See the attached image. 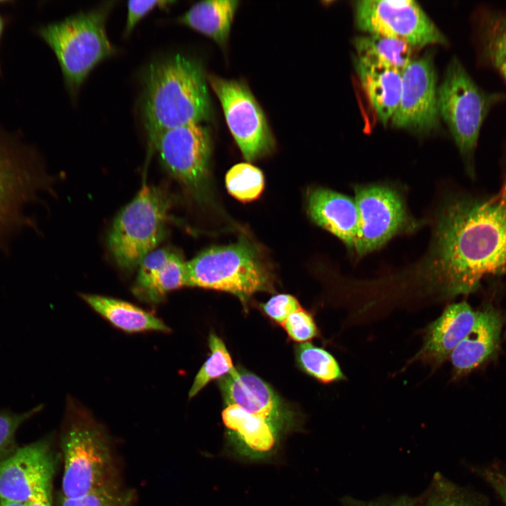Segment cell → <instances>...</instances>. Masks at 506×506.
I'll use <instances>...</instances> for the list:
<instances>
[{
    "instance_id": "obj_1",
    "label": "cell",
    "mask_w": 506,
    "mask_h": 506,
    "mask_svg": "<svg viewBox=\"0 0 506 506\" xmlns=\"http://www.w3.org/2000/svg\"><path fill=\"white\" fill-rule=\"evenodd\" d=\"M418 278L439 299L466 294L487 278L506 275V200L458 193L435 214Z\"/></svg>"
},
{
    "instance_id": "obj_2",
    "label": "cell",
    "mask_w": 506,
    "mask_h": 506,
    "mask_svg": "<svg viewBox=\"0 0 506 506\" xmlns=\"http://www.w3.org/2000/svg\"><path fill=\"white\" fill-rule=\"evenodd\" d=\"M144 81L142 112L150 144L164 131L209 117L207 82L196 62L180 54L167 58L151 64Z\"/></svg>"
},
{
    "instance_id": "obj_3",
    "label": "cell",
    "mask_w": 506,
    "mask_h": 506,
    "mask_svg": "<svg viewBox=\"0 0 506 506\" xmlns=\"http://www.w3.org/2000/svg\"><path fill=\"white\" fill-rule=\"evenodd\" d=\"M62 436V495L77 498L116 483L112 454L104 428L91 413L68 399Z\"/></svg>"
},
{
    "instance_id": "obj_4",
    "label": "cell",
    "mask_w": 506,
    "mask_h": 506,
    "mask_svg": "<svg viewBox=\"0 0 506 506\" xmlns=\"http://www.w3.org/2000/svg\"><path fill=\"white\" fill-rule=\"evenodd\" d=\"M186 278L187 287L228 292L243 303L256 292L273 291L268 266L259 249L245 238L202 250L186 261Z\"/></svg>"
},
{
    "instance_id": "obj_5",
    "label": "cell",
    "mask_w": 506,
    "mask_h": 506,
    "mask_svg": "<svg viewBox=\"0 0 506 506\" xmlns=\"http://www.w3.org/2000/svg\"><path fill=\"white\" fill-rule=\"evenodd\" d=\"M171 198L161 187L143 185L115 216L107 238L117 265L131 271L164 239Z\"/></svg>"
},
{
    "instance_id": "obj_6",
    "label": "cell",
    "mask_w": 506,
    "mask_h": 506,
    "mask_svg": "<svg viewBox=\"0 0 506 506\" xmlns=\"http://www.w3.org/2000/svg\"><path fill=\"white\" fill-rule=\"evenodd\" d=\"M111 7L112 3H107L40 29L41 37L55 53L73 93L98 63L115 53L105 32Z\"/></svg>"
},
{
    "instance_id": "obj_7",
    "label": "cell",
    "mask_w": 506,
    "mask_h": 506,
    "mask_svg": "<svg viewBox=\"0 0 506 506\" xmlns=\"http://www.w3.org/2000/svg\"><path fill=\"white\" fill-rule=\"evenodd\" d=\"M500 97L481 89L456 58L450 61L438 86L439 116L448 127L471 176L474 175L473 158L482 125Z\"/></svg>"
},
{
    "instance_id": "obj_8",
    "label": "cell",
    "mask_w": 506,
    "mask_h": 506,
    "mask_svg": "<svg viewBox=\"0 0 506 506\" xmlns=\"http://www.w3.org/2000/svg\"><path fill=\"white\" fill-rule=\"evenodd\" d=\"M354 200L359 216L353 253L362 257L384 246L394 237L415 232L423 225L407 207L403 193L387 183L356 185Z\"/></svg>"
},
{
    "instance_id": "obj_9",
    "label": "cell",
    "mask_w": 506,
    "mask_h": 506,
    "mask_svg": "<svg viewBox=\"0 0 506 506\" xmlns=\"http://www.w3.org/2000/svg\"><path fill=\"white\" fill-rule=\"evenodd\" d=\"M354 19L357 27L366 34L400 40L415 49L448 44L443 33L413 0L357 1Z\"/></svg>"
},
{
    "instance_id": "obj_10",
    "label": "cell",
    "mask_w": 506,
    "mask_h": 506,
    "mask_svg": "<svg viewBox=\"0 0 506 506\" xmlns=\"http://www.w3.org/2000/svg\"><path fill=\"white\" fill-rule=\"evenodd\" d=\"M164 170L196 199H203L208 187L212 143L200 124L174 128L150 144Z\"/></svg>"
},
{
    "instance_id": "obj_11",
    "label": "cell",
    "mask_w": 506,
    "mask_h": 506,
    "mask_svg": "<svg viewBox=\"0 0 506 506\" xmlns=\"http://www.w3.org/2000/svg\"><path fill=\"white\" fill-rule=\"evenodd\" d=\"M208 81L245 159L252 162L269 154L275 147V140L261 106L247 86L214 75L209 76Z\"/></svg>"
},
{
    "instance_id": "obj_12",
    "label": "cell",
    "mask_w": 506,
    "mask_h": 506,
    "mask_svg": "<svg viewBox=\"0 0 506 506\" xmlns=\"http://www.w3.org/2000/svg\"><path fill=\"white\" fill-rule=\"evenodd\" d=\"M439 117L434 63L425 53L402 71L400 101L390 121L397 129L427 133L437 127Z\"/></svg>"
},
{
    "instance_id": "obj_13",
    "label": "cell",
    "mask_w": 506,
    "mask_h": 506,
    "mask_svg": "<svg viewBox=\"0 0 506 506\" xmlns=\"http://www.w3.org/2000/svg\"><path fill=\"white\" fill-rule=\"evenodd\" d=\"M57 464L47 439L15 449L0 460V500L27 502L51 490Z\"/></svg>"
},
{
    "instance_id": "obj_14",
    "label": "cell",
    "mask_w": 506,
    "mask_h": 506,
    "mask_svg": "<svg viewBox=\"0 0 506 506\" xmlns=\"http://www.w3.org/2000/svg\"><path fill=\"white\" fill-rule=\"evenodd\" d=\"M46 181L28 156L0 142V242L18 225L22 209Z\"/></svg>"
},
{
    "instance_id": "obj_15",
    "label": "cell",
    "mask_w": 506,
    "mask_h": 506,
    "mask_svg": "<svg viewBox=\"0 0 506 506\" xmlns=\"http://www.w3.org/2000/svg\"><path fill=\"white\" fill-rule=\"evenodd\" d=\"M226 406L236 405L264 419L283 434L293 428L294 416L273 389L256 375L240 368L221 378Z\"/></svg>"
},
{
    "instance_id": "obj_16",
    "label": "cell",
    "mask_w": 506,
    "mask_h": 506,
    "mask_svg": "<svg viewBox=\"0 0 506 506\" xmlns=\"http://www.w3.org/2000/svg\"><path fill=\"white\" fill-rule=\"evenodd\" d=\"M476 313L467 301L448 305L428 325L423 344L410 363L420 361L438 367L448 360L453 349L472 329Z\"/></svg>"
},
{
    "instance_id": "obj_17",
    "label": "cell",
    "mask_w": 506,
    "mask_h": 506,
    "mask_svg": "<svg viewBox=\"0 0 506 506\" xmlns=\"http://www.w3.org/2000/svg\"><path fill=\"white\" fill-rule=\"evenodd\" d=\"M186 261L174 249L153 250L138 266L132 287L134 295L147 304H159L169 292L186 286Z\"/></svg>"
},
{
    "instance_id": "obj_18",
    "label": "cell",
    "mask_w": 506,
    "mask_h": 506,
    "mask_svg": "<svg viewBox=\"0 0 506 506\" xmlns=\"http://www.w3.org/2000/svg\"><path fill=\"white\" fill-rule=\"evenodd\" d=\"M229 446L249 460H264L278 448L281 433L264 419L236 405L226 406L222 413Z\"/></svg>"
},
{
    "instance_id": "obj_19",
    "label": "cell",
    "mask_w": 506,
    "mask_h": 506,
    "mask_svg": "<svg viewBox=\"0 0 506 506\" xmlns=\"http://www.w3.org/2000/svg\"><path fill=\"white\" fill-rule=\"evenodd\" d=\"M306 209L314 223L336 236L353 252L359 223L354 198L328 188H313L308 192Z\"/></svg>"
},
{
    "instance_id": "obj_20",
    "label": "cell",
    "mask_w": 506,
    "mask_h": 506,
    "mask_svg": "<svg viewBox=\"0 0 506 506\" xmlns=\"http://www.w3.org/2000/svg\"><path fill=\"white\" fill-rule=\"evenodd\" d=\"M502 326L500 316L495 309L477 311L472 329L448 358L455 377L469 373L494 356L500 346Z\"/></svg>"
},
{
    "instance_id": "obj_21",
    "label": "cell",
    "mask_w": 506,
    "mask_h": 506,
    "mask_svg": "<svg viewBox=\"0 0 506 506\" xmlns=\"http://www.w3.org/2000/svg\"><path fill=\"white\" fill-rule=\"evenodd\" d=\"M354 66L378 119L386 125L396 110L401 97V72L396 69L370 64L354 58Z\"/></svg>"
},
{
    "instance_id": "obj_22",
    "label": "cell",
    "mask_w": 506,
    "mask_h": 506,
    "mask_svg": "<svg viewBox=\"0 0 506 506\" xmlns=\"http://www.w3.org/2000/svg\"><path fill=\"white\" fill-rule=\"evenodd\" d=\"M80 297L112 325L125 332H170L162 320L130 302L92 294H81Z\"/></svg>"
},
{
    "instance_id": "obj_23",
    "label": "cell",
    "mask_w": 506,
    "mask_h": 506,
    "mask_svg": "<svg viewBox=\"0 0 506 506\" xmlns=\"http://www.w3.org/2000/svg\"><path fill=\"white\" fill-rule=\"evenodd\" d=\"M238 1L207 0L196 3L179 21L222 46L228 39Z\"/></svg>"
},
{
    "instance_id": "obj_24",
    "label": "cell",
    "mask_w": 506,
    "mask_h": 506,
    "mask_svg": "<svg viewBox=\"0 0 506 506\" xmlns=\"http://www.w3.org/2000/svg\"><path fill=\"white\" fill-rule=\"evenodd\" d=\"M353 46L358 60L402 72L414 59V48L400 40L375 34L356 37Z\"/></svg>"
},
{
    "instance_id": "obj_25",
    "label": "cell",
    "mask_w": 506,
    "mask_h": 506,
    "mask_svg": "<svg viewBox=\"0 0 506 506\" xmlns=\"http://www.w3.org/2000/svg\"><path fill=\"white\" fill-rule=\"evenodd\" d=\"M483 51L506 83V11L486 13L481 20ZM506 200V176L499 192Z\"/></svg>"
},
{
    "instance_id": "obj_26",
    "label": "cell",
    "mask_w": 506,
    "mask_h": 506,
    "mask_svg": "<svg viewBox=\"0 0 506 506\" xmlns=\"http://www.w3.org/2000/svg\"><path fill=\"white\" fill-rule=\"evenodd\" d=\"M296 358L303 371L323 383L346 379L335 357L325 349L310 342L300 343L297 346Z\"/></svg>"
},
{
    "instance_id": "obj_27",
    "label": "cell",
    "mask_w": 506,
    "mask_h": 506,
    "mask_svg": "<svg viewBox=\"0 0 506 506\" xmlns=\"http://www.w3.org/2000/svg\"><path fill=\"white\" fill-rule=\"evenodd\" d=\"M209 347L210 355L194 379L188 392L189 398L196 396L212 380L222 378L236 369L224 342L214 333L209 335Z\"/></svg>"
},
{
    "instance_id": "obj_28",
    "label": "cell",
    "mask_w": 506,
    "mask_h": 506,
    "mask_svg": "<svg viewBox=\"0 0 506 506\" xmlns=\"http://www.w3.org/2000/svg\"><path fill=\"white\" fill-rule=\"evenodd\" d=\"M226 186L228 193L242 202L257 199L264 188L262 171L249 163H239L226 173Z\"/></svg>"
},
{
    "instance_id": "obj_29",
    "label": "cell",
    "mask_w": 506,
    "mask_h": 506,
    "mask_svg": "<svg viewBox=\"0 0 506 506\" xmlns=\"http://www.w3.org/2000/svg\"><path fill=\"white\" fill-rule=\"evenodd\" d=\"M134 494L113 483L77 498L60 495L58 506H132Z\"/></svg>"
},
{
    "instance_id": "obj_30",
    "label": "cell",
    "mask_w": 506,
    "mask_h": 506,
    "mask_svg": "<svg viewBox=\"0 0 506 506\" xmlns=\"http://www.w3.org/2000/svg\"><path fill=\"white\" fill-rule=\"evenodd\" d=\"M41 408L37 406L23 413L0 411V460L15 450V436L19 427Z\"/></svg>"
},
{
    "instance_id": "obj_31",
    "label": "cell",
    "mask_w": 506,
    "mask_h": 506,
    "mask_svg": "<svg viewBox=\"0 0 506 506\" xmlns=\"http://www.w3.org/2000/svg\"><path fill=\"white\" fill-rule=\"evenodd\" d=\"M282 326L289 337L297 342H308L319 336V330L312 315L302 308L290 315Z\"/></svg>"
},
{
    "instance_id": "obj_32",
    "label": "cell",
    "mask_w": 506,
    "mask_h": 506,
    "mask_svg": "<svg viewBox=\"0 0 506 506\" xmlns=\"http://www.w3.org/2000/svg\"><path fill=\"white\" fill-rule=\"evenodd\" d=\"M261 307L270 318L280 325L290 315L301 308L294 297L286 294L274 295Z\"/></svg>"
},
{
    "instance_id": "obj_33",
    "label": "cell",
    "mask_w": 506,
    "mask_h": 506,
    "mask_svg": "<svg viewBox=\"0 0 506 506\" xmlns=\"http://www.w3.org/2000/svg\"><path fill=\"white\" fill-rule=\"evenodd\" d=\"M172 3L174 1L160 0L128 1L124 35L129 34L137 23L155 8H164Z\"/></svg>"
},
{
    "instance_id": "obj_34",
    "label": "cell",
    "mask_w": 506,
    "mask_h": 506,
    "mask_svg": "<svg viewBox=\"0 0 506 506\" xmlns=\"http://www.w3.org/2000/svg\"><path fill=\"white\" fill-rule=\"evenodd\" d=\"M422 506H461L451 498L440 478L432 484V489Z\"/></svg>"
},
{
    "instance_id": "obj_35",
    "label": "cell",
    "mask_w": 506,
    "mask_h": 506,
    "mask_svg": "<svg viewBox=\"0 0 506 506\" xmlns=\"http://www.w3.org/2000/svg\"><path fill=\"white\" fill-rule=\"evenodd\" d=\"M345 506H416L417 501L407 497L402 496L394 500H383L370 502L359 501L347 498L344 500Z\"/></svg>"
},
{
    "instance_id": "obj_36",
    "label": "cell",
    "mask_w": 506,
    "mask_h": 506,
    "mask_svg": "<svg viewBox=\"0 0 506 506\" xmlns=\"http://www.w3.org/2000/svg\"><path fill=\"white\" fill-rule=\"evenodd\" d=\"M486 478L506 505V474L496 472H486Z\"/></svg>"
},
{
    "instance_id": "obj_37",
    "label": "cell",
    "mask_w": 506,
    "mask_h": 506,
    "mask_svg": "<svg viewBox=\"0 0 506 506\" xmlns=\"http://www.w3.org/2000/svg\"><path fill=\"white\" fill-rule=\"evenodd\" d=\"M26 504L27 506H51V490L40 493Z\"/></svg>"
},
{
    "instance_id": "obj_38",
    "label": "cell",
    "mask_w": 506,
    "mask_h": 506,
    "mask_svg": "<svg viewBox=\"0 0 506 506\" xmlns=\"http://www.w3.org/2000/svg\"><path fill=\"white\" fill-rule=\"evenodd\" d=\"M0 506H27V504L12 500H0Z\"/></svg>"
},
{
    "instance_id": "obj_39",
    "label": "cell",
    "mask_w": 506,
    "mask_h": 506,
    "mask_svg": "<svg viewBox=\"0 0 506 506\" xmlns=\"http://www.w3.org/2000/svg\"><path fill=\"white\" fill-rule=\"evenodd\" d=\"M2 30H3V22H2V20H1V18H0V37H1V35Z\"/></svg>"
}]
</instances>
